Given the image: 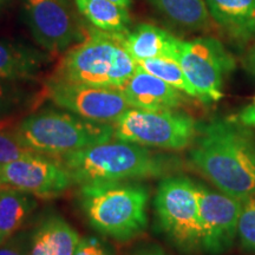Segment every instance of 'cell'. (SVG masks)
Returning <instances> with one entry per match:
<instances>
[{
    "mask_svg": "<svg viewBox=\"0 0 255 255\" xmlns=\"http://www.w3.org/2000/svg\"><path fill=\"white\" fill-rule=\"evenodd\" d=\"M238 237L245 251L255 253V195L242 201Z\"/></svg>",
    "mask_w": 255,
    "mask_h": 255,
    "instance_id": "cell-24",
    "label": "cell"
},
{
    "mask_svg": "<svg viewBox=\"0 0 255 255\" xmlns=\"http://www.w3.org/2000/svg\"><path fill=\"white\" fill-rule=\"evenodd\" d=\"M141 68L144 71L151 73L159 79L171 85V87L177 89L178 91L183 92L184 95L190 96V97L197 98L199 100V95L190 82L188 81L186 73L183 72L181 68L180 63L176 59L171 58H152L138 62Z\"/></svg>",
    "mask_w": 255,
    "mask_h": 255,
    "instance_id": "cell-21",
    "label": "cell"
},
{
    "mask_svg": "<svg viewBox=\"0 0 255 255\" xmlns=\"http://www.w3.org/2000/svg\"><path fill=\"white\" fill-rule=\"evenodd\" d=\"M128 255H170L164 248L156 244H143L133 248Z\"/></svg>",
    "mask_w": 255,
    "mask_h": 255,
    "instance_id": "cell-27",
    "label": "cell"
},
{
    "mask_svg": "<svg viewBox=\"0 0 255 255\" xmlns=\"http://www.w3.org/2000/svg\"><path fill=\"white\" fill-rule=\"evenodd\" d=\"M72 180L59 159L33 154L0 165V188H13L39 199L63 195Z\"/></svg>",
    "mask_w": 255,
    "mask_h": 255,
    "instance_id": "cell-11",
    "label": "cell"
},
{
    "mask_svg": "<svg viewBox=\"0 0 255 255\" xmlns=\"http://www.w3.org/2000/svg\"><path fill=\"white\" fill-rule=\"evenodd\" d=\"M254 105H255V98H254Z\"/></svg>",
    "mask_w": 255,
    "mask_h": 255,
    "instance_id": "cell-32",
    "label": "cell"
},
{
    "mask_svg": "<svg viewBox=\"0 0 255 255\" xmlns=\"http://www.w3.org/2000/svg\"><path fill=\"white\" fill-rule=\"evenodd\" d=\"M177 62L205 103L221 100L223 79L235 68L234 58L214 38L182 40Z\"/></svg>",
    "mask_w": 255,
    "mask_h": 255,
    "instance_id": "cell-8",
    "label": "cell"
},
{
    "mask_svg": "<svg viewBox=\"0 0 255 255\" xmlns=\"http://www.w3.org/2000/svg\"><path fill=\"white\" fill-rule=\"evenodd\" d=\"M116 139L146 148L182 150L195 141L199 127L189 115L175 110L130 108L113 123Z\"/></svg>",
    "mask_w": 255,
    "mask_h": 255,
    "instance_id": "cell-7",
    "label": "cell"
},
{
    "mask_svg": "<svg viewBox=\"0 0 255 255\" xmlns=\"http://www.w3.org/2000/svg\"><path fill=\"white\" fill-rule=\"evenodd\" d=\"M149 189L137 181L81 186L78 201L89 225L104 237L129 242L148 226Z\"/></svg>",
    "mask_w": 255,
    "mask_h": 255,
    "instance_id": "cell-3",
    "label": "cell"
},
{
    "mask_svg": "<svg viewBox=\"0 0 255 255\" xmlns=\"http://www.w3.org/2000/svg\"><path fill=\"white\" fill-rule=\"evenodd\" d=\"M28 235L15 234L0 245V255H28Z\"/></svg>",
    "mask_w": 255,
    "mask_h": 255,
    "instance_id": "cell-26",
    "label": "cell"
},
{
    "mask_svg": "<svg viewBox=\"0 0 255 255\" xmlns=\"http://www.w3.org/2000/svg\"><path fill=\"white\" fill-rule=\"evenodd\" d=\"M45 95L57 107L92 122L113 124L130 109L126 96L119 88L51 78L46 84Z\"/></svg>",
    "mask_w": 255,
    "mask_h": 255,
    "instance_id": "cell-9",
    "label": "cell"
},
{
    "mask_svg": "<svg viewBox=\"0 0 255 255\" xmlns=\"http://www.w3.org/2000/svg\"><path fill=\"white\" fill-rule=\"evenodd\" d=\"M200 205L202 254L219 255L231 250L238 235L242 201L196 183Z\"/></svg>",
    "mask_w": 255,
    "mask_h": 255,
    "instance_id": "cell-12",
    "label": "cell"
},
{
    "mask_svg": "<svg viewBox=\"0 0 255 255\" xmlns=\"http://www.w3.org/2000/svg\"><path fill=\"white\" fill-rule=\"evenodd\" d=\"M83 17L96 28L110 33H123L130 23L128 8L110 0H75Z\"/></svg>",
    "mask_w": 255,
    "mask_h": 255,
    "instance_id": "cell-19",
    "label": "cell"
},
{
    "mask_svg": "<svg viewBox=\"0 0 255 255\" xmlns=\"http://www.w3.org/2000/svg\"><path fill=\"white\" fill-rule=\"evenodd\" d=\"M4 1H5V0H0V6L4 4Z\"/></svg>",
    "mask_w": 255,
    "mask_h": 255,
    "instance_id": "cell-31",
    "label": "cell"
},
{
    "mask_svg": "<svg viewBox=\"0 0 255 255\" xmlns=\"http://www.w3.org/2000/svg\"><path fill=\"white\" fill-rule=\"evenodd\" d=\"M77 186L161 177L176 162L146 146L126 141H108L57 157Z\"/></svg>",
    "mask_w": 255,
    "mask_h": 255,
    "instance_id": "cell-2",
    "label": "cell"
},
{
    "mask_svg": "<svg viewBox=\"0 0 255 255\" xmlns=\"http://www.w3.org/2000/svg\"><path fill=\"white\" fill-rule=\"evenodd\" d=\"M130 108L142 110H175L184 103L183 92L167 84L141 66L121 88Z\"/></svg>",
    "mask_w": 255,
    "mask_h": 255,
    "instance_id": "cell-13",
    "label": "cell"
},
{
    "mask_svg": "<svg viewBox=\"0 0 255 255\" xmlns=\"http://www.w3.org/2000/svg\"><path fill=\"white\" fill-rule=\"evenodd\" d=\"M73 255H116L113 247L103 239L96 237L81 238Z\"/></svg>",
    "mask_w": 255,
    "mask_h": 255,
    "instance_id": "cell-25",
    "label": "cell"
},
{
    "mask_svg": "<svg viewBox=\"0 0 255 255\" xmlns=\"http://www.w3.org/2000/svg\"><path fill=\"white\" fill-rule=\"evenodd\" d=\"M26 21L36 43L60 53L84 39L82 24L69 0H24Z\"/></svg>",
    "mask_w": 255,
    "mask_h": 255,
    "instance_id": "cell-10",
    "label": "cell"
},
{
    "mask_svg": "<svg viewBox=\"0 0 255 255\" xmlns=\"http://www.w3.org/2000/svg\"><path fill=\"white\" fill-rule=\"evenodd\" d=\"M26 104V95L13 82L0 79V122H8Z\"/></svg>",
    "mask_w": 255,
    "mask_h": 255,
    "instance_id": "cell-23",
    "label": "cell"
},
{
    "mask_svg": "<svg viewBox=\"0 0 255 255\" xmlns=\"http://www.w3.org/2000/svg\"><path fill=\"white\" fill-rule=\"evenodd\" d=\"M158 228L173 246L187 255L202 254L197 187L184 176L161 181L155 196Z\"/></svg>",
    "mask_w": 255,
    "mask_h": 255,
    "instance_id": "cell-6",
    "label": "cell"
},
{
    "mask_svg": "<svg viewBox=\"0 0 255 255\" xmlns=\"http://www.w3.org/2000/svg\"><path fill=\"white\" fill-rule=\"evenodd\" d=\"M191 164L219 191L238 200L255 195L253 133L239 122L213 120L199 128Z\"/></svg>",
    "mask_w": 255,
    "mask_h": 255,
    "instance_id": "cell-1",
    "label": "cell"
},
{
    "mask_svg": "<svg viewBox=\"0 0 255 255\" xmlns=\"http://www.w3.org/2000/svg\"><path fill=\"white\" fill-rule=\"evenodd\" d=\"M238 122L247 128H255V105H248L238 115Z\"/></svg>",
    "mask_w": 255,
    "mask_h": 255,
    "instance_id": "cell-28",
    "label": "cell"
},
{
    "mask_svg": "<svg viewBox=\"0 0 255 255\" xmlns=\"http://www.w3.org/2000/svg\"><path fill=\"white\" fill-rule=\"evenodd\" d=\"M110 1H113V2H115V4L122 6V7L129 8L130 6H131L132 0H110Z\"/></svg>",
    "mask_w": 255,
    "mask_h": 255,
    "instance_id": "cell-30",
    "label": "cell"
},
{
    "mask_svg": "<svg viewBox=\"0 0 255 255\" xmlns=\"http://www.w3.org/2000/svg\"><path fill=\"white\" fill-rule=\"evenodd\" d=\"M45 59V55L36 50L0 40V79L17 82L34 78Z\"/></svg>",
    "mask_w": 255,
    "mask_h": 255,
    "instance_id": "cell-17",
    "label": "cell"
},
{
    "mask_svg": "<svg viewBox=\"0 0 255 255\" xmlns=\"http://www.w3.org/2000/svg\"><path fill=\"white\" fill-rule=\"evenodd\" d=\"M216 24L238 41L255 38V0H205Z\"/></svg>",
    "mask_w": 255,
    "mask_h": 255,
    "instance_id": "cell-16",
    "label": "cell"
},
{
    "mask_svg": "<svg viewBox=\"0 0 255 255\" xmlns=\"http://www.w3.org/2000/svg\"><path fill=\"white\" fill-rule=\"evenodd\" d=\"M180 39L150 24L138 25L132 32H123L122 43L137 63L152 58H178Z\"/></svg>",
    "mask_w": 255,
    "mask_h": 255,
    "instance_id": "cell-15",
    "label": "cell"
},
{
    "mask_svg": "<svg viewBox=\"0 0 255 255\" xmlns=\"http://www.w3.org/2000/svg\"><path fill=\"white\" fill-rule=\"evenodd\" d=\"M81 237L59 215L44 218L28 235V255H73Z\"/></svg>",
    "mask_w": 255,
    "mask_h": 255,
    "instance_id": "cell-14",
    "label": "cell"
},
{
    "mask_svg": "<svg viewBox=\"0 0 255 255\" xmlns=\"http://www.w3.org/2000/svg\"><path fill=\"white\" fill-rule=\"evenodd\" d=\"M15 132L30 150L52 157L115 138L113 124L92 122L64 109H43L28 115L15 126Z\"/></svg>",
    "mask_w": 255,
    "mask_h": 255,
    "instance_id": "cell-5",
    "label": "cell"
},
{
    "mask_svg": "<svg viewBox=\"0 0 255 255\" xmlns=\"http://www.w3.org/2000/svg\"><path fill=\"white\" fill-rule=\"evenodd\" d=\"M36 208V196L13 188H0V245L17 234Z\"/></svg>",
    "mask_w": 255,
    "mask_h": 255,
    "instance_id": "cell-18",
    "label": "cell"
},
{
    "mask_svg": "<svg viewBox=\"0 0 255 255\" xmlns=\"http://www.w3.org/2000/svg\"><path fill=\"white\" fill-rule=\"evenodd\" d=\"M164 17L189 31L208 26L210 13L205 0H151Z\"/></svg>",
    "mask_w": 255,
    "mask_h": 255,
    "instance_id": "cell-20",
    "label": "cell"
},
{
    "mask_svg": "<svg viewBox=\"0 0 255 255\" xmlns=\"http://www.w3.org/2000/svg\"><path fill=\"white\" fill-rule=\"evenodd\" d=\"M138 64L122 43V33L98 28L64 55L52 78L121 89L131 78Z\"/></svg>",
    "mask_w": 255,
    "mask_h": 255,
    "instance_id": "cell-4",
    "label": "cell"
},
{
    "mask_svg": "<svg viewBox=\"0 0 255 255\" xmlns=\"http://www.w3.org/2000/svg\"><path fill=\"white\" fill-rule=\"evenodd\" d=\"M12 124V121L0 122V165L33 154L21 143Z\"/></svg>",
    "mask_w": 255,
    "mask_h": 255,
    "instance_id": "cell-22",
    "label": "cell"
},
{
    "mask_svg": "<svg viewBox=\"0 0 255 255\" xmlns=\"http://www.w3.org/2000/svg\"><path fill=\"white\" fill-rule=\"evenodd\" d=\"M244 66L251 75L255 76V44L248 50L244 58Z\"/></svg>",
    "mask_w": 255,
    "mask_h": 255,
    "instance_id": "cell-29",
    "label": "cell"
}]
</instances>
